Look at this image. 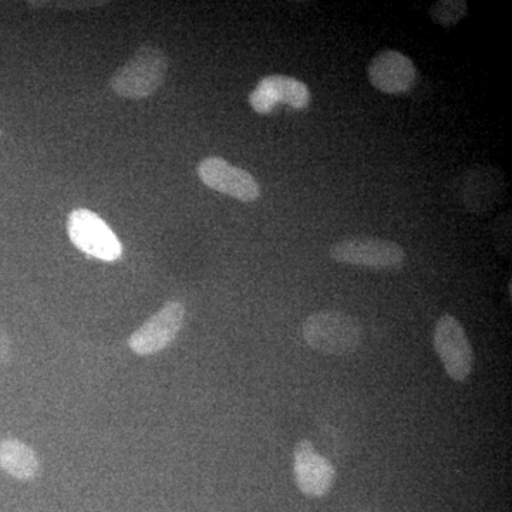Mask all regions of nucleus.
<instances>
[{
  "instance_id": "nucleus-12",
  "label": "nucleus",
  "mask_w": 512,
  "mask_h": 512,
  "mask_svg": "<svg viewBox=\"0 0 512 512\" xmlns=\"http://www.w3.org/2000/svg\"><path fill=\"white\" fill-rule=\"evenodd\" d=\"M504 175L497 168H476L464 175V181L481 188L480 194L468 205L473 212H487L497 205L504 192Z\"/></svg>"
},
{
  "instance_id": "nucleus-4",
  "label": "nucleus",
  "mask_w": 512,
  "mask_h": 512,
  "mask_svg": "<svg viewBox=\"0 0 512 512\" xmlns=\"http://www.w3.org/2000/svg\"><path fill=\"white\" fill-rule=\"evenodd\" d=\"M433 345L444 370L454 382L464 383L474 369V350L466 329L453 315H443L434 326Z\"/></svg>"
},
{
  "instance_id": "nucleus-9",
  "label": "nucleus",
  "mask_w": 512,
  "mask_h": 512,
  "mask_svg": "<svg viewBox=\"0 0 512 512\" xmlns=\"http://www.w3.org/2000/svg\"><path fill=\"white\" fill-rule=\"evenodd\" d=\"M367 77L379 92L397 96L410 92L416 86L417 67L409 56L399 50H383L370 60Z\"/></svg>"
},
{
  "instance_id": "nucleus-8",
  "label": "nucleus",
  "mask_w": 512,
  "mask_h": 512,
  "mask_svg": "<svg viewBox=\"0 0 512 512\" xmlns=\"http://www.w3.org/2000/svg\"><path fill=\"white\" fill-rule=\"evenodd\" d=\"M311 100L309 87L301 80L285 74L264 77L248 97L249 106L262 116L271 114L278 104H285L296 111L305 110L311 104Z\"/></svg>"
},
{
  "instance_id": "nucleus-7",
  "label": "nucleus",
  "mask_w": 512,
  "mask_h": 512,
  "mask_svg": "<svg viewBox=\"0 0 512 512\" xmlns=\"http://www.w3.org/2000/svg\"><path fill=\"white\" fill-rule=\"evenodd\" d=\"M198 177L211 190L229 195L242 202H254L261 197V187L254 175L235 167L221 157L204 158L197 167Z\"/></svg>"
},
{
  "instance_id": "nucleus-5",
  "label": "nucleus",
  "mask_w": 512,
  "mask_h": 512,
  "mask_svg": "<svg viewBox=\"0 0 512 512\" xmlns=\"http://www.w3.org/2000/svg\"><path fill=\"white\" fill-rule=\"evenodd\" d=\"M67 232L76 248L101 261L113 262L123 254L117 235L93 211L79 208L70 212Z\"/></svg>"
},
{
  "instance_id": "nucleus-10",
  "label": "nucleus",
  "mask_w": 512,
  "mask_h": 512,
  "mask_svg": "<svg viewBox=\"0 0 512 512\" xmlns=\"http://www.w3.org/2000/svg\"><path fill=\"white\" fill-rule=\"evenodd\" d=\"M296 485L308 497H325L335 483L336 471L328 458L320 456L311 441L303 439L293 448Z\"/></svg>"
},
{
  "instance_id": "nucleus-3",
  "label": "nucleus",
  "mask_w": 512,
  "mask_h": 512,
  "mask_svg": "<svg viewBox=\"0 0 512 512\" xmlns=\"http://www.w3.org/2000/svg\"><path fill=\"white\" fill-rule=\"evenodd\" d=\"M329 256L338 264L362 266L377 271L400 269L407 258L402 245L379 238L343 239L330 247Z\"/></svg>"
},
{
  "instance_id": "nucleus-11",
  "label": "nucleus",
  "mask_w": 512,
  "mask_h": 512,
  "mask_svg": "<svg viewBox=\"0 0 512 512\" xmlns=\"http://www.w3.org/2000/svg\"><path fill=\"white\" fill-rule=\"evenodd\" d=\"M0 468L9 476L29 481L39 474L40 461L28 444L15 439L3 440L0 443Z\"/></svg>"
},
{
  "instance_id": "nucleus-1",
  "label": "nucleus",
  "mask_w": 512,
  "mask_h": 512,
  "mask_svg": "<svg viewBox=\"0 0 512 512\" xmlns=\"http://www.w3.org/2000/svg\"><path fill=\"white\" fill-rule=\"evenodd\" d=\"M302 338L316 352L343 356L360 348L363 332L360 323L349 313L320 311L303 322Z\"/></svg>"
},
{
  "instance_id": "nucleus-13",
  "label": "nucleus",
  "mask_w": 512,
  "mask_h": 512,
  "mask_svg": "<svg viewBox=\"0 0 512 512\" xmlns=\"http://www.w3.org/2000/svg\"><path fill=\"white\" fill-rule=\"evenodd\" d=\"M467 12L466 0H439L429 10L431 20L443 28L456 26L466 18Z\"/></svg>"
},
{
  "instance_id": "nucleus-2",
  "label": "nucleus",
  "mask_w": 512,
  "mask_h": 512,
  "mask_svg": "<svg viewBox=\"0 0 512 512\" xmlns=\"http://www.w3.org/2000/svg\"><path fill=\"white\" fill-rule=\"evenodd\" d=\"M168 59L163 50L144 46L110 79L114 93L126 99H146L163 86Z\"/></svg>"
},
{
  "instance_id": "nucleus-6",
  "label": "nucleus",
  "mask_w": 512,
  "mask_h": 512,
  "mask_svg": "<svg viewBox=\"0 0 512 512\" xmlns=\"http://www.w3.org/2000/svg\"><path fill=\"white\" fill-rule=\"evenodd\" d=\"M184 319L183 303L167 302L130 336L128 346L138 356L156 355L174 342L183 329Z\"/></svg>"
},
{
  "instance_id": "nucleus-14",
  "label": "nucleus",
  "mask_w": 512,
  "mask_h": 512,
  "mask_svg": "<svg viewBox=\"0 0 512 512\" xmlns=\"http://www.w3.org/2000/svg\"><path fill=\"white\" fill-rule=\"evenodd\" d=\"M10 359V342L8 339V335H6L5 330L0 328V365L3 363L9 362Z\"/></svg>"
}]
</instances>
